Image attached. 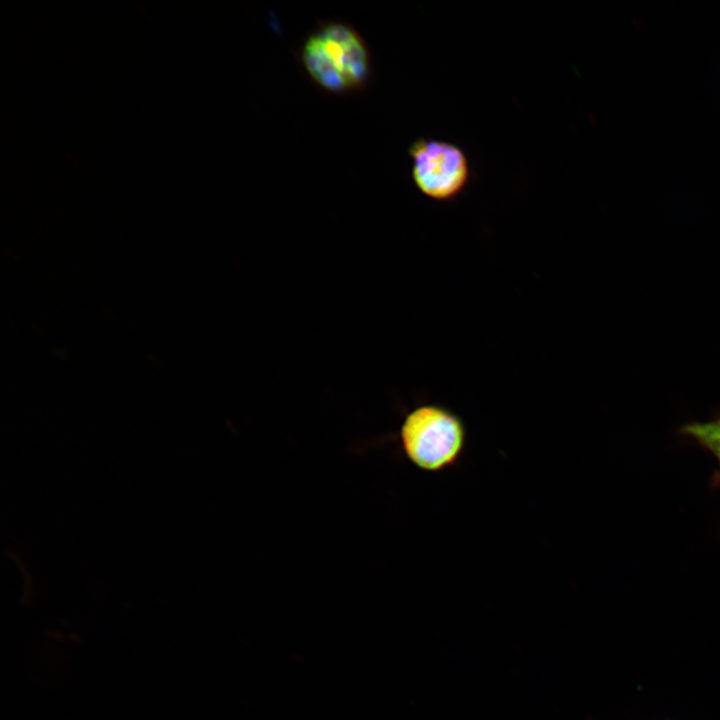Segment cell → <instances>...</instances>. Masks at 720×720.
<instances>
[{"mask_svg": "<svg viewBox=\"0 0 720 720\" xmlns=\"http://www.w3.org/2000/svg\"><path fill=\"white\" fill-rule=\"evenodd\" d=\"M397 439L411 464L425 472L439 473L460 462L467 444V427L450 408L422 402L404 414Z\"/></svg>", "mask_w": 720, "mask_h": 720, "instance_id": "1", "label": "cell"}, {"mask_svg": "<svg viewBox=\"0 0 720 720\" xmlns=\"http://www.w3.org/2000/svg\"><path fill=\"white\" fill-rule=\"evenodd\" d=\"M302 60L310 77L333 93L360 87L370 72L364 41L352 27L339 22L325 24L307 38Z\"/></svg>", "mask_w": 720, "mask_h": 720, "instance_id": "2", "label": "cell"}, {"mask_svg": "<svg viewBox=\"0 0 720 720\" xmlns=\"http://www.w3.org/2000/svg\"><path fill=\"white\" fill-rule=\"evenodd\" d=\"M411 177L427 198L449 202L466 189L471 168L463 149L449 141L418 138L409 147Z\"/></svg>", "mask_w": 720, "mask_h": 720, "instance_id": "3", "label": "cell"}, {"mask_svg": "<svg viewBox=\"0 0 720 720\" xmlns=\"http://www.w3.org/2000/svg\"><path fill=\"white\" fill-rule=\"evenodd\" d=\"M678 432L692 439L715 458L717 468L712 476V484L714 487L720 486V414L707 421L687 422Z\"/></svg>", "mask_w": 720, "mask_h": 720, "instance_id": "4", "label": "cell"}]
</instances>
